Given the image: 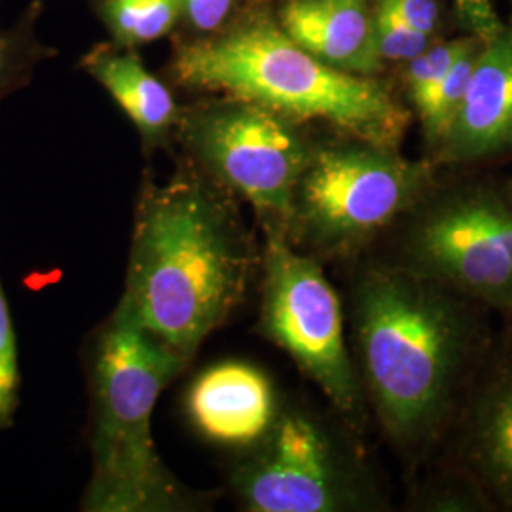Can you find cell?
Wrapping results in <instances>:
<instances>
[{
	"label": "cell",
	"mask_w": 512,
	"mask_h": 512,
	"mask_svg": "<svg viewBox=\"0 0 512 512\" xmlns=\"http://www.w3.org/2000/svg\"><path fill=\"white\" fill-rule=\"evenodd\" d=\"M484 306L378 258L351 285L355 368L387 440L421 459L444 439L486 359Z\"/></svg>",
	"instance_id": "cell-1"
},
{
	"label": "cell",
	"mask_w": 512,
	"mask_h": 512,
	"mask_svg": "<svg viewBox=\"0 0 512 512\" xmlns=\"http://www.w3.org/2000/svg\"><path fill=\"white\" fill-rule=\"evenodd\" d=\"M260 260L238 198L184 162L141 186L116 310L190 363L245 302Z\"/></svg>",
	"instance_id": "cell-2"
},
{
	"label": "cell",
	"mask_w": 512,
	"mask_h": 512,
	"mask_svg": "<svg viewBox=\"0 0 512 512\" xmlns=\"http://www.w3.org/2000/svg\"><path fill=\"white\" fill-rule=\"evenodd\" d=\"M169 73L186 90L241 97L304 126L321 122L393 147L401 145L412 118L378 76L329 67L262 10L238 16L213 37L179 44Z\"/></svg>",
	"instance_id": "cell-3"
},
{
	"label": "cell",
	"mask_w": 512,
	"mask_h": 512,
	"mask_svg": "<svg viewBox=\"0 0 512 512\" xmlns=\"http://www.w3.org/2000/svg\"><path fill=\"white\" fill-rule=\"evenodd\" d=\"M188 365L158 336L112 311L90 359L92 478L84 511L181 512L207 505L165 467L152 439L156 401Z\"/></svg>",
	"instance_id": "cell-4"
},
{
	"label": "cell",
	"mask_w": 512,
	"mask_h": 512,
	"mask_svg": "<svg viewBox=\"0 0 512 512\" xmlns=\"http://www.w3.org/2000/svg\"><path fill=\"white\" fill-rule=\"evenodd\" d=\"M437 183V165L399 147L336 133L313 141L294 188L285 236L317 260L355 258Z\"/></svg>",
	"instance_id": "cell-5"
},
{
	"label": "cell",
	"mask_w": 512,
	"mask_h": 512,
	"mask_svg": "<svg viewBox=\"0 0 512 512\" xmlns=\"http://www.w3.org/2000/svg\"><path fill=\"white\" fill-rule=\"evenodd\" d=\"M391 260L484 306L512 311V211L501 184H433L387 232Z\"/></svg>",
	"instance_id": "cell-6"
},
{
	"label": "cell",
	"mask_w": 512,
	"mask_h": 512,
	"mask_svg": "<svg viewBox=\"0 0 512 512\" xmlns=\"http://www.w3.org/2000/svg\"><path fill=\"white\" fill-rule=\"evenodd\" d=\"M175 137L188 164L255 209L262 232L285 234L294 188L313 147L304 124L220 95L184 107Z\"/></svg>",
	"instance_id": "cell-7"
},
{
	"label": "cell",
	"mask_w": 512,
	"mask_h": 512,
	"mask_svg": "<svg viewBox=\"0 0 512 512\" xmlns=\"http://www.w3.org/2000/svg\"><path fill=\"white\" fill-rule=\"evenodd\" d=\"M232 490L251 512L380 511L363 459L315 412L279 408L272 427L243 452Z\"/></svg>",
	"instance_id": "cell-8"
},
{
	"label": "cell",
	"mask_w": 512,
	"mask_h": 512,
	"mask_svg": "<svg viewBox=\"0 0 512 512\" xmlns=\"http://www.w3.org/2000/svg\"><path fill=\"white\" fill-rule=\"evenodd\" d=\"M262 300L256 332L283 349L329 403L348 418L363 414L365 395L346 342L344 310L321 260L283 232H264Z\"/></svg>",
	"instance_id": "cell-9"
},
{
	"label": "cell",
	"mask_w": 512,
	"mask_h": 512,
	"mask_svg": "<svg viewBox=\"0 0 512 512\" xmlns=\"http://www.w3.org/2000/svg\"><path fill=\"white\" fill-rule=\"evenodd\" d=\"M454 423L459 476L492 509L512 511V351L484 359Z\"/></svg>",
	"instance_id": "cell-10"
},
{
	"label": "cell",
	"mask_w": 512,
	"mask_h": 512,
	"mask_svg": "<svg viewBox=\"0 0 512 512\" xmlns=\"http://www.w3.org/2000/svg\"><path fill=\"white\" fill-rule=\"evenodd\" d=\"M512 152V23L482 42L454 126L433 154L437 165H469Z\"/></svg>",
	"instance_id": "cell-11"
},
{
	"label": "cell",
	"mask_w": 512,
	"mask_h": 512,
	"mask_svg": "<svg viewBox=\"0 0 512 512\" xmlns=\"http://www.w3.org/2000/svg\"><path fill=\"white\" fill-rule=\"evenodd\" d=\"M279 408L270 378L241 361L209 366L186 393V414L203 439L241 452L268 433Z\"/></svg>",
	"instance_id": "cell-12"
},
{
	"label": "cell",
	"mask_w": 512,
	"mask_h": 512,
	"mask_svg": "<svg viewBox=\"0 0 512 512\" xmlns=\"http://www.w3.org/2000/svg\"><path fill=\"white\" fill-rule=\"evenodd\" d=\"M275 19L287 37L329 67L359 76L384 69L363 0H285Z\"/></svg>",
	"instance_id": "cell-13"
},
{
	"label": "cell",
	"mask_w": 512,
	"mask_h": 512,
	"mask_svg": "<svg viewBox=\"0 0 512 512\" xmlns=\"http://www.w3.org/2000/svg\"><path fill=\"white\" fill-rule=\"evenodd\" d=\"M80 65L124 110L147 154L169 145L183 109L164 82L148 71L135 50L114 42L97 44L82 57Z\"/></svg>",
	"instance_id": "cell-14"
},
{
	"label": "cell",
	"mask_w": 512,
	"mask_h": 512,
	"mask_svg": "<svg viewBox=\"0 0 512 512\" xmlns=\"http://www.w3.org/2000/svg\"><path fill=\"white\" fill-rule=\"evenodd\" d=\"M110 42L135 50L167 37L183 19L181 0H93Z\"/></svg>",
	"instance_id": "cell-15"
},
{
	"label": "cell",
	"mask_w": 512,
	"mask_h": 512,
	"mask_svg": "<svg viewBox=\"0 0 512 512\" xmlns=\"http://www.w3.org/2000/svg\"><path fill=\"white\" fill-rule=\"evenodd\" d=\"M42 12V2L35 0L10 27L0 29V103L23 90L38 65L55 55L54 48L38 35Z\"/></svg>",
	"instance_id": "cell-16"
},
{
	"label": "cell",
	"mask_w": 512,
	"mask_h": 512,
	"mask_svg": "<svg viewBox=\"0 0 512 512\" xmlns=\"http://www.w3.org/2000/svg\"><path fill=\"white\" fill-rule=\"evenodd\" d=\"M480 48L482 42H478L467 54L461 55L452 65V69L444 74V78L437 84L433 93L427 97L423 107L416 112L423 131V139L431 154L442 145L448 131L456 122Z\"/></svg>",
	"instance_id": "cell-17"
},
{
	"label": "cell",
	"mask_w": 512,
	"mask_h": 512,
	"mask_svg": "<svg viewBox=\"0 0 512 512\" xmlns=\"http://www.w3.org/2000/svg\"><path fill=\"white\" fill-rule=\"evenodd\" d=\"M478 42H482V40L467 33L465 37L431 44L418 57L404 63L406 65L404 86H406V95H408V101H410L414 112H418L423 107L427 97L437 88V84L444 78V74L452 69V65L458 61L459 57L467 54Z\"/></svg>",
	"instance_id": "cell-18"
},
{
	"label": "cell",
	"mask_w": 512,
	"mask_h": 512,
	"mask_svg": "<svg viewBox=\"0 0 512 512\" xmlns=\"http://www.w3.org/2000/svg\"><path fill=\"white\" fill-rule=\"evenodd\" d=\"M372 25L376 50L384 63H408L433 44V37L406 25L384 0H376Z\"/></svg>",
	"instance_id": "cell-19"
},
{
	"label": "cell",
	"mask_w": 512,
	"mask_h": 512,
	"mask_svg": "<svg viewBox=\"0 0 512 512\" xmlns=\"http://www.w3.org/2000/svg\"><path fill=\"white\" fill-rule=\"evenodd\" d=\"M21 391L18 340L8 298L0 281V431H8L16 423Z\"/></svg>",
	"instance_id": "cell-20"
},
{
	"label": "cell",
	"mask_w": 512,
	"mask_h": 512,
	"mask_svg": "<svg viewBox=\"0 0 512 512\" xmlns=\"http://www.w3.org/2000/svg\"><path fill=\"white\" fill-rule=\"evenodd\" d=\"M184 25L194 37H213L238 18L239 0H181Z\"/></svg>",
	"instance_id": "cell-21"
},
{
	"label": "cell",
	"mask_w": 512,
	"mask_h": 512,
	"mask_svg": "<svg viewBox=\"0 0 512 512\" xmlns=\"http://www.w3.org/2000/svg\"><path fill=\"white\" fill-rule=\"evenodd\" d=\"M454 6L463 29L482 42L492 40L505 25L492 0H454Z\"/></svg>",
	"instance_id": "cell-22"
},
{
	"label": "cell",
	"mask_w": 512,
	"mask_h": 512,
	"mask_svg": "<svg viewBox=\"0 0 512 512\" xmlns=\"http://www.w3.org/2000/svg\"><path fill=\"white\" fill-rule=\"evenodd\" d=\"M389 8L412 29L435 37L440 29L442 10L439 0H384Z\"/></svg>",
	"instance_id": "cell-23"
},
{
	"label": "cell",
	"mask_w": 512,
	"mask_h": 512,
	"mask_svg": "<svg viewBox=\"0 0 512 512\" xmlns=\"http://www.w3.org/2000/svg\"><path fill=\"white\" fill-rule=\"evenodd\" d=\"M501 190H503V196H505V200L509 203L512 211V179H509L507 183L501 184Z\"/></svg>",
	"instance_id": "cell-24"
},
{
	"label": "cell",
	"mask_w": 512,
	"mask_h": 512,
	"mask_svg": "<svg viewBox=\"0 0 512 512\" xmlns=\"http://www.w3.org/2000/svg\"><path fill=\"white\" fill-rule=\"evenodd\" d=\"M511 2H512V0H511Z\"/></svg>",
	"instance_id": "cell-25"
}]
</instances>
